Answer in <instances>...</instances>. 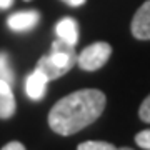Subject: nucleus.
Instances as JSON below:
<instances>
[{"instance_id": "1", "label": "nucleus", "mask_w": 150, "mask_h": 150, "mask_svg": "<svg viewBox=\"0 0 150 150\" xmlns=\"http://www.w3.org/2000/svg\"><path fill=\"white\" fill-rule=\"evenodd\" d=\"M107 98L103 92L85 88L60 98L48 113V125L59 135H72L102 115Z\"/></svg>"}, {"instance_id": "2", "label": "nucleus", "mask_w": 150, "mask_h": 150, "mask_svg": "<svg viewBox=\"0 0 150 150\" xmlns=\"http://www.w3.org/2000/svg\"><path fill=\"white\" fill-rule=\"evenodd\" d=\"M110 54H112V47L110 43L107 42H95L85 47L82 50L79 57H77V64L82 70H87V72H93V70H98L100 67L107 64V60L110 59Z\"/></svg>"}, {"instance_id": "3", "label": "nucleus", "mask_w": 150, "mask_h": 150, "mask_svg": "<svg viewBox=\"0 0 150 150\" xmlns=\"http://www.w3.org/2000/svg\"><path fill=\"white\" fill-rule=\"evenodd\" d=\"M50 60L54 62L57 67L60 69L62 74H67L75 64H77V52H75V45H70L69 42H65L62 38H57L52 43V50L48 54Z\"/></svg>"}, {"instance_id": "4", "label": "nucleus", "mask_w": 150, "mask_h": 150, "mask_svg": "<svg viewBox=\"0 0 150 150\" xmlns=\"http://www.w3.org/2000/svg\"><path fill=\"white\" fill-rule=\"evenodd\" d=\"M132 35L139 40H150V0L144 2L132 18Z\"/></svg>"}, {"instance_id": "5", "label": "nucleus", "mask_w": 150, "mask_h": 150, "mask_svg": "<svg viewBox=\"0 0 150 150\" xmlns=\"http://www.w3.org/2000/svg\"><path fill=\"white\" fill-rule=\"evenodd\" d=\"M38 18V12L35 10H28V12H15V13H12L8 17V20H7V25L12 28V30H15V32H23V30H30L37 25Z\"/></svg>"}, {"instance_id": "6", "label": "nucleus", "mask_w": 150, "mask_h": 150, "mask_svg": "<svg viewBox=\"0 0 150 150\" xmlns=\"http://www.w3.org/2000/svg\"><path fill=\"white\" fill-rule=\"evenodd\" d=\"M48 79L40 72V70H33L32 74L27 77V82H25V90H27V95L32 98V100H40L45 92H47V83Z\"/></svg>"}, {"instance_id": "7", "label": "nucleus", "mask_w": 150, "mask_h": 150, "mask_svg": "<svg viewBox=\"0 0 150 150\" xmlns=\"http://www.w3.org/2000/svg\"><path fill=\"white\" fill-rule=\"evenodd\" d=\"M15 113V97L8 82L0 79V118H10Z\"/></svg>"}, {"instance_id": "8", "label": "nucleus", "mask_w": 150, "mask_h": 150, "mask_svg": "<svg viewBox=\"0 0 150 150\" xmlns=\"http://www.w3.org/2000/svg\"><path fill=\"white\" fill-rule=\"evenodd\" d=\"M55 30H57L59 38L69 42L70 45H77V42H79V23H77L75 18H72V17L62 18L57 23V28Z\"/></svg>"}, {"instance_id": "9", "label": "nucleus", "mask_w": 150, "mask_h": 150, "mask_svg": "<svg viewBox=\"0 0 150 150\" xmlns=\"http://www.w3.org/2000/svg\"><path fill=\"white\" fill-rule=\"evenodd\" d=\"M37 70H40L45 77H47L48 80H55V79H59V77H62V72H60V69L57 67V65L50 60V57L47 55H43V57H40L37 62V67H35Z\"/></svg>"}, {"instance_id": "10", "label": "nucleus", "mask_w": 150, "mask_h": 150, "mask_svg": "<svg viewBox=\"0 0 150 150\" xmlns=\"http://www.w3.org/2000/svg\"><path fill=\"white\" fill-rule=\"evenodd\" d=\"M77 150H118L108 142H98V140H88L77 147Z\"/></svg>"}, {"instance_id": "11", "label": "nucleus", "mask_w": 150, "mask_h": 150, "mask_svg": "<svg viewBox=\"0 0 150 150\" xmlns=\"http://www.w3.org/2000/svg\"><path fill=\"white\" fill-rule=\"evenodd\" d=\"M0 79L8 82L10 85H12V82H13V72H12L10 65H8L7 54H0Z\"/></svg>"}, {"instance_id": "12", "label": "nucleus", "mask_w": 150, "mask_h": 150, "mask_svg": "<svg viewBox=\"0 0 150 150\" xmlns=\"http://www.w3.org/2000/svg\"><path fill=\"white\" fill-rule=\"evenodd\" d=\"M135 142L139 147L145 150H150V130H142L135 135Z\"/></svg>"}, {"instance_id": "13", "label": "nucleus", "mask_w": 150, "mask_h": 150, "mask_svg": "<svg viewBox=\"0 0 150 150\" xmlns=\"http://www.w3.org/2000/svg\"><path fill=\"white\" fill-rule=\"evenodd\" d=\"M139 117L144 120V122L150 123V95L145 98L144 102H142V105H140L139 108Z\"/></svg>"}, {"instance_id": "14", "label": "nucleus", "mask_w": 150, "mask_h": 150, "mask_svg": "<svg viewBox=\"0 0 150 150\" xmlns=\"http://www.w3.org/2000/svg\"><path fill=\"white\" fill-rule=\"evenodd\" d=\"M2 150H25V147L20 142H10V144H7Z\"/></svg>"}, {"instance_id": "15", "label": "nucleus", "mask_w": 150, "mask_h": 150, "mask_svg": "<svg viewBox=\"0 0 150 150\" xmlns=\"http://www.w3.org/2000/svg\"><path fill=\"white\" fill-rule=\"evenodd\" d=\"M62 2H65V4L70 5V7H80V5L85 4V0H62Z\"/></svg>"}, {"instance_id": "16", "label": "nucleus", "mask_w": 150, "mask_h": 150, "mask_svg": "<svg viewBox=\"0 0 150 150\" xmlns=\"http://www.w3.org/2000/svg\"><path fill=\"white\" fill-rule=\"evenodd\" d=\"M12 2H13V0H0V8H4V10L8 8V7L12 5Z\"/></svg>"}, {"instance_id": "17", "label": "nucleus", "mask_w": 150, "mask_h": 150, "mask_svg": "<svg viewBox=\"0 0 150 150\" xmlns=\"http://www.w3.org/2000/svg\"><path fill=\"white\" fill-rule=\"evenodd\" d=\"M118 150H132V149H129V147H123V149H118Z\"/></svg>"}, {"instance_id": "18", "label": "nucleus", "mask_w": 150, "mask_h": 150, "mask_svg": "<svg viewBox=\"0 0 150 150\" xmlns=\"http://www.w3.org/2000/svg\"><path fill=\"white\" fill-rule=\"evenodd\" d=\"M25 2H28V0H25Z\"/></svg>"}]
</instances>
